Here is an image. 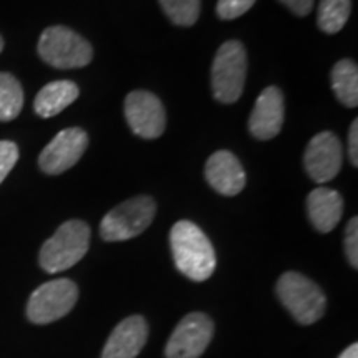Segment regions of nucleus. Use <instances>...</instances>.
Instances as JSON below:
<instances>
[{
  "instance_id": "a211bd4d",
  "label": "nucleus",
  "mask_w": 358,
  "mask_h": 358,
  "mask_svg": "<svg viewBox=\"0 0 358 358\" xmlns=\"http://www.w3.org/2000/svg\"><path fill=\"white\" fill-rule=\"evenodd\" d=\"M352 13V0H320L317 25L322 32L334 35L345 27Z\"/></svg>"
},
{
  "instance_id": "39448f33",
  "label": "nucleus",
  "mask_w": 358,
  "mask_h": 358,
  "mask_svg": "<svg viewBox=\"0 0 358 358\" xmlns=\"http://www.w3.org/2000/svg\"><path fill=\"white\" fill-rule=\"evenodd\" d=\"M275 292L282 306L292 313L299 324L310 325L325 313V294L315 282L299 272H285L277 282Z\"/></svg>"
},
{
  "instance_id": "4468645a",
  "label": "nucleus",
  "mask_w": 358,
  "mask_h": 358,
  "mask_svg": "<svg viewBox=\"0 0 358 358\" xmlns=\"http://www.w3.org/2000/svg\"><path fill=\"white\" fill-rule=\"evenodd\" d=\"M148 340V324L140 315H131L116 325L103 348L101 358H136Z\"/></svg>"
},
{
  "instance_id": "f3484780",
  "label": "nucleus",
  "mask_w": 358,
  "mask_h": 358,
  "mask_svg": "<svg viewBox=\"0 0 358 358\" xmlns=\"http://www.w3.org/2000/svg\"><path fill=\"white\" fill-rule=\"evenodd\" d=\"M332 90L337 100L347 108H355L358 105V66L353 60H340L334 65Z\"/></svg>"
},
{
  "instance_id": "6ab92c4d",
  "label": "nucleus",
  "mask_w": 358,
  "mask_h": 358,
  "mask_svg": "<svg viewBox=\"0 0 358 358\" xmlns=\"http://www.w3.org/2000/svg\"><path fill=\"white\" fill-rule=\"evenodd\" d=\"M24 108V90L10 73H0V122H12Z\"/></svg>"
},
{
  "instance_id": "f8f14e48",
  "label": "nucleus",
  "mask_w": 358,
  "mask_h": 358,
  "mask_svg": "<svg viewBox=\"0 0 358 358\" xmlns=\"http://www.w3.org/2000/svg\"><path fill=\"white\" fill-rule=\"evenodd\" d=\"M284 116L285 105L280 88L267 87L257 96L252 113L249 116V131L261 141L272 140L280 133Z\"/></svg>"
},
{
  "instance_id": "6e6552de",
  "label": "nucleus",
  "mask_w": 358,
  "mask_h": 358,
  "mask_svg": "<svg viewBox=\"0 0 358 358\" xmlns=\"http://www.w3.org/2000/svg\"><path fill=\"white\" fill-rule=\"evenodd\" d=\"M124 116L131 131L143 140H156L166 129V111L155 93L136 90L124 98Z\"/></svg>"
},
{
  "instance_id": "9b49d317",
  "label": "nucleus",
  "mask_w": 358,
  "mask_h": 358,
  "mask_svg": "<svg viewBox=\"0 0 358 358\" xmlns=\"http://www.w3.org/2000/svg\"><path fill=\"white\" fill-rule=\"evenodd\" d=\"M343 148L332 131H322L308 141L303 153V166L312 181L324 185L332 181L342 169Z\"/></svg>"
},
{
  "instance_id": "5701e85b",
  "label": "nucleus",
  "mask_w": 358,
  "mask_h": 358,
  "mask_svg": "<svg viewBox=\"0 0 358 358\" xmlns=\"http://www.w3.org/2000/svg\"><path fill=\"white\" fill-rule=\"evenodd\" d=\"M345 252L353 268L358 267V219L352 217L345 229Z\"/></svg>"
},
{
  "instance_id": "1a4fd4ad",
  "label": "nucleus",
  "mask_w": 358,
  "mask_h": 358,
  "mask_svg": "<svg viewBox=\"0 0 358 358\" xmlns=\"http://www.w3.org/2000/svg\"><path fill=\"white\" fill-rule=\"evenodd\" d=\"M214 324L206 313H189L179 322L166 345L168 358H199L211 343Z\"/></svg>"
},
{
  "instance_id": "412c9836",
  "label": "nucleus",
  "mask_w": 358,
  "mask_h": 358,
  "mask_svg": "<svg viewBox=\"0 0 358 358\" xmlns=\"http://www.w3.org/2000/svg\"><path fill=\"white\" fill-rule=\"evenodd\" d=\"M256 0H217L216 13L222 20H234L252 8Z\"/></svg>"
},
{
  "instance_id": "423d86ee",
  "label": "nucleus",
  "mask_w": 358,
  "mask_h": 358,
  "mask_svg": "<svg viewBox=\"0 0 358 358\" xmlns=\"http://www.w3.org/2000/svg\"><path fill=\"white\" fill-rule=\"evenodd\" d=\"M156 203L150 196H136L116 208L103 217L100 234L108 243H120L140 236L153 222Z\"/></svg>"
},
{
  "instance_id": "dca6fc26",
  "label": "nucleus",
  "mask_w": 358,
  "mask_h": 358,
  "mask_svg": "<svg viewBox=\"0 0 358 358\" xmlns=\"http://www.w3.org/2000/svg\"><path fill=\"white\" fill-rule=\"evenodd\" d=\"M80 95V88L77 83L70 80H57L40 90L35 96L34 110L40 118H52L60 115L62 111L77 100Z\"/></svg>"
},
{
  "instance_id": "b1692460",
  "label": "nucleus",
  "mask_w": 358,
  "mask_h": 358,
  "mask_svg": "<svg viewBox=\"0 0 358 358\" xmlns=\"http://www.w3.org/2000/svg\"><path fill=\"white\" fill-rule=\"evenodd\" d=\"M279 2L282 6L287 7L294 15L306 17L312 12L313 2H315V0H279Z\"/></svg>"
},
{
  "instance_id": "20e7f679",
  "label": "nucleus",
  "mask_w": 358,
  "mask_h": 358,
  "mask_svg": "<svg viewBox=\"0 0 358 358\" xmlns=\"http://www.w3.org/2000/svg\"><path fill=\"white\" fill-rule=\"evenodd\" d=\"M38 55L53 69H82L92 62L93 48L88 40L69 27L53 25L40 35Z\"/></svg>"
},
{
  "instance_id": "bb28decb",
  "label": "nucleus",
  "mask_w": 358,
  "mask_h": 358,
  "mask_svg": "<svg viewBox=\"0 0 358 358\" xmlns=\"http://www.w3.org/2000/svg\"><path fill=\"white\" fill-rule=\"evenodd\" d=\"M2 50H3V38L0 37V53H2Z\"/></svg>"
},
{
  "instance_id": "0eeeda50",
  "label": "nucleus",
  "mask_w": 358,
  "mask_h": 358,
  "mask_svg": "<svg viewBox=\"0 0 358 358\" xmlns=\"http://www.w3.org/2000/svg\"><path fill=\"white\" fill-rule=\"evenodd\" d=\"M78 301V287L70 279H55L45 282L27 303V317L38 325L52 324L65 317Z\"/></svg>"
},
{
  "instance_id": "2eb2a0df",
  "label": "nucleus",
  "mask_w": 358,
  "mask_h": 358,
  "mask_svg": "<svg viewBox=\"0 0 358 358\" xmlns=\"http://www.w3.org/2000/svg\"><path fill=\"white\" fill-rule=\"evenodd\" d=\"M308 219L319 232L334 231L343 214V199L338 191L330 187H317L307 198Z\"/></svg>"
},
{
  "instance_id": "ddd939ff",
  "label": "nucleus",
  "mask_w": 358,
  "mask_h": 358,
  "mask_svg": "<svg viewBox=\"0 0 358 358\" xmlns=\"http://www.w3.org/2000/svg\"><path fill=\"white\" fill-rule=\"evenodd\" d=\"M206 181L222 196H237L245 187V171L231 151L221 150L211 155L204 168Z\"/></svg>"
},
{
  "instance_id": "9d476101",
  "label": "nucleus",
  "mask_w": 358,
  "mask_h": 358,
  "mask_svg": "<svg viewBox=\"0 0 358 358\" xmlns=\"http://www.w3.org/2000/svg\"><path fill=\"white\" fill-rule=\"evenodd\" d=\"M88 148V134L82 128H66L43 148L38 166L43 173L62 174L73 168Z\"/></svg>"
},
{
  "instance_id": "a878e982",
  "label": "nucleus",
  "mask_w": 358,
  "mask_h": 358,
  "mask_svg": "<svg viewBox=\"0 0 358 358\" xmlns=\"http://www.w3.org/2000/svg\"><path fill=\"white\" fill-rule=\"evenodd\" d=\"M338 358H358V345H357V343H353V345L348 347L347 350L343 352Z\"/></svg>"
},
{
  "instance_id": "f257e3e1",
  "label": "nucleus",
  "mask_w": 358,
  "mask_h": 358,
  "mask_svg": "<svg viewBox=\"0 0 358 358\" xmlns=\"http://www.w3.org/2000/svg\"><path fill=\"white\" fill-rule=\"evenodd\" d=\"M178 271L194 282L208 280L216 268V252L211 241L191 221H178L169 234Z\"/></svg>"
},
{
  "instance_id": "7ed1b4c3",
  "label": "nucleus",
  "mask_w": 358,
  "mask_h": 358,
  "mask_svg": "<svg viewBox=\"0 0 358 358\" xmlns=\"http://www.w3.org/2000/svg\"><path fill=\"white\" fill-rule=\"evenodd\" d=\"M248 52L239 40H227L219 47L211 69V87L216 101L231 105L244 92Z\"/></svg>"
},
{
  "instance_id": "393cba45",
  "label": "nucleus",
  "mask_w": 358,
  "mask_h": 358,
  "mask_svg": "<svg viewBox=\"0 0 358 358\" xmlns=\"http://www.w3.org/2000/svg\"><path fill=\"white\" fill-rule=\"evenodd\" d=\"M348 158L353 166H358V120H353L348 131Z\"/></svg>"
},
{
  "instance_id": "aec40b11",
  "label": "nucleus",
  "mask_w": 358,
  "mask_h": 358,
  "mask_svg": "<svg viewBox=\"0 0 358 358\" xmlns=\"http://www.w3.org/2000/svg\"><path fill=\"white\" fill-rule=\"evenodd\" d=\"M164 15L179 27H191L201 15V0H159Z\"/></svg>"
},
{
  "instance_id": "f03ea898",
  "label": "nucleus",
  "mask_w": 358,
  "mask_h": 358,
  "mask_svg": "<svg viewBox=\"0 0 358 358\" xmlns=\"http://www.w3.org/2000/svg\"><path fill=\"white\" fill-rule=\"evenodd\" d=\"M90 248L87 222L71 219L58 227L40 249V266L48 274H58L82 261Z\"/></svg>"
},
{
  "instance_id": "4be33fe9",
  "label": "nucleus",
  "mask_w": 358,
  "mask_h": 358,
  "mask_svg": "<svg viewBox=\"0 0 358 358\" xmlns=\"http://www.w3.org/2000/svg\"><path fill=\"white\" fill-rule=\"evenodd\" d=\"M19 161V146L13 141H0V185Z\"/></svg>"
}]
</instances>
